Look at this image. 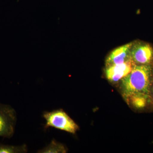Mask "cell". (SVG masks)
Listing matches in <instances>:
<instances>
[{"instance_id":"cell-1","label":"cell","mask_w":153,"mask_h":153,"mask_svg":"<svg viewBox=\"0 0 153 153\" xmlns=\"http://www.w3.org/2000/svg\"><path fill=\"white\" fill-rule=\"evenodd\" d=\"M121 81L123 96L126 101L134 96H152L153 65L134 64L131 71Z\"/></svg>"},{"instance_id":"cell-2","label":"cell","mask_w":153,"mask_h":153,"mask_svg":"<svg viewBox=\"0 0 153 153\" xmlns=\"http://www.w3.org/2000/svg\"><path fill=\"white\" fill-rule=\"evenodd\" d=\"M43 117L46 120L45 128L51 127L73 134L79 129L78 126L63 109L45 111Z\"/></svg>"},{"instance_id":"cell-3","label":"cell","mask_w":153,"mask_h":153,"mask_svg":"<svg viewBox=\"0 0 153 153\" xmlns=\"http://www.w3.org/2000/svg\"><path fill=\"white\" fill-rule=\"evenodd\" d=\"M17 122L16 111L10 105L0 103V137L10 138Z\"/></svg>"},{"instance_id":"cell-4","label":"cell","mask_w":153,"mask_h":153,"mask_svg":"<svg viewBox=\"0 0 153 153\" xmlns=\"http://www.w3.org/2000/svg\"><path fill=\"white\" fill-rule=\"evenodd\" d=\"M131 59L134 64L153 65V47L144 41H133L131 49Z\"/></svg>"},{"instance_id":"cell-5","label":"cell","mask_w":153,"mask_h":153,"mask_svg":"<svg viewBox=\"0 0 153 153\" xmlns=\"http://www.w3.org/2000/svg\"><path fill=\"white\" fill-rule=\"evenodd\" d=\"M134 65L131 61H129L121 64L107 66L105 69L107 79L112 82L121 80L131 71Z\"/></svg>"},{"instance_id":"cell-6","label":"cell","mask_w":153,"mask_h":153,"mask_svg":"<svg viewBox=\"0 0 153 153\" xmlns=\"http://www.w3.org/2000/svg\"><path fill=\"white\" fill-rule=\"evenodd\" d=\"M132 43H128L113 50L106 58V67L131 61L130 53Z\"/></svg>"},{"instance_id":"cell-7","label":"cell","mask_w":153,"mask_h":153,"mask_svg":"<svg viewBox=\"0 0 153 153\" xmlns=\"http://www.w3.org/2000/svg\"><path fill=\"white\" fill-rule=\"evenodd\" d=\"M152 97L150 96L141 95L134 96L128 99L126 102L128 104L137 109L144 108L151 100Z\"/></svg>"},{"instance_id":"cell-8","label":"cell","mask_w":153,"mask_h":153,"mask_svg":"<svg viewBox=\"0 0 153 153\" xmlns=\"http://www.w3.org/2000/svg\"><path fill=\"white\" fill-rule=\"evenodd\" d=\"M67 152V149L63 144L58 142L53 139L51 142L46 147L40 150V153H64Z\"/></svg>"},{"instance_id":"cell-9","label":"cell","mask_w":153,"mask_h":153,"mask_svg":"<svg viewBox=\"0 0 153 153\" xmlns=\"http://www.w3.org/2000/svg\"><path fill=\"white\" fill-rule=\"evenodd\" d=\"M27 145L13 146L0 143V153H23L27 152Z\"/></svg>"},{"instance_id":"cell-10","label":"cell","mask_w":153,"mask_h":153,"mask_svg":"<svg viewBox=\"0 0 153 153\" xmlns=\"http://www.w3.org/2000/svg\"><path fill=\"white\" fill-rule=\"evenodd\" d=\"M152 95H153V81L152 86Z\"/></svg>"}]
</instances>
